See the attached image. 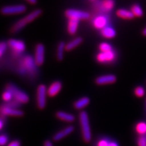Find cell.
Returning a JSON list of instances; mask_svg holds the SVG:
<instances>
[{"instance_id":"cell-35","label":"cell","mask_w":146,"mask_h":146,"mask_svg":"<svg viewBox=\"0 0 146 146\" xmlns=\"http://www.w3.org/2000/svg\"><path fill=\"white\" fill-rule=\"evenodd\" d=\"M109 146H119V145H118L115 142H114V141H110V142Z\"/></svg>"},{"instance_id":"cell-15","label":"cell","mask_w":146,"mask_h":146,"mask_svg":"<svg viewBox=\"0 0 146 146\" xmlns=\"http://www.w3.org/2000/svg\"><path fill=\"white\" fill-rule=\"evenodd\" d=\"M74 131V127L73 126H68V127H65L63 130H61L60 131L58 132L53 137V139L54 141H59L60 139H62L63 138H64L65 137L69 135L70 133H72V132Z\"/></svg>"},{"instance_id":"cell-24","label":"cell","mask_w":146,"mask_h":146,"mask_svg":"<svg viewBox=\"0 0 146 146\" xmlns=\"http://www.w3.org/2000/svg\"><path fill=\"white\" fill-rule=\"evenodd\" d=\"M131 12L133 14L134 17H141L143 16V11L139 5H133L131 7Z\"/></svg>"},{"instance_id":"cell-30","label":"cell","mask_w":146,"mask_h":146,"mask_svg":"<svg viewBox=\"0 0 146 146\" xmlns=\"http://www.w3.org/2000/svg\"><path fill=\"white\" fill-rule=\"evenodd\" d=\"M137 143L138 146H146V136H139Z\"/></svg>"},{"instance_id":"cell-20","label":"cell","mask_w":146,"mask_h":146,"mask_svg":"<svg viewBox=\"0 0 146 146\" xmlns=\"http://www.w3.org/2000/svg\"><path fill=\"white\" fill-rule=\"evenodd\" d=\"M90 103V98L88 97H82L74 103V108L77 110L83 109L87 107Z\"/></svg>"},{"instance_id":"cell-21","label":"cell","mask_w":146,"mask_h":146,"mask_svg":"<svg viewBox=\"0 0 146 146\" xmlns=\"http://www.w3.org/2000/svg\"><path fill=\"white\" fill-rule=\"evenodd\" d=\"M82 42H83V39L81 38V36L76 37V38H75L74 40H71L70 42H68L67 44L66 45V51L72 50V49L76 48L77 46H78Z\"/></svg>"},{"instance_id":"cell-27","label":"cell","mask_w":146,"mask_h":146,"mask_svg":"<svg viewBox=\"0 0 146 146\" xmlns=\"http://www.w3.org/2000/svg\"><path fill=\"white\" fill-rule=\"evenodd\" d=\"M13 98H14L13 94H12L11 92H10L9 90H6L3 92V94H2V99H3L5 102H8H8H11Z\"/></svg>"},{"instance_id":"cell-25","label":"cell","mask_w":146,"mask_h":146,"mask_svg":"<svg viewBox=\"0 0 146 146\" xmlns=\"http://www.w3.org/2000/svg\"><path fill=\"white\" fill-rule=\"evenodd\" d=\"M98 48H99V50L101 51V52H106L113 50V46L110 43H108V42H102V43H100L99 46H98Z\"/></svg>"},{"instance_id":"cell-38","label":"cell","mask_w":146,"mask_h":146,"mask_svg":"<svg viewBox=\"0 0 146 146\" xmlns=\"http://www.w3.org/2000/svg\"><path fill=\"white\" fill-rule=\"evenodd\" d=\"M142 35H145V36H146V28L144 29V30H143V31H142Z\"/></svg>"},{"instance_id":"cell-12","label":"cell","mask_w":146,"mask_h":146,"mask_svg":"<svg viewBox=\"0 0 146 146\" xmlns=\"http://www.w3.org/2000/svg\"><path fill=\"white\" fill-rule=\"evenodd\" d=\"M108 22H109V19H108V17L107 16L98 15L93 19L92 24L96 29L102 30V29L108 26Z\"/></svg>"},{"instance_id":"cell-22","label":"cell","mask_w":146,"mask_h":146,"mask_svg":"<svg viewBox=\"0 0 146 146\" xmlns=\"http://www.w3.org/2000/svg\"><path fill=\"white\" fill-rule=\"evenodd\" d=\"M66 45L65 42L61 41L59 42L57 48V58L59 61H61L64 59V53L66 49Z\"/></svg>"},{"instance_id":"cell-23","label":"cell","mask_w":146,"mask_h":146,"mask_svg":"<svg viewBox=\"0 0 146 146\" xmlns=\"http://www.w3.org/2000/svg\"><path fill=\"white\" fill-rule=\"evenodd\" d=\"M136 131L140 136H146V122L140 121L136 125Z\"/></svg>"},{"instance_id":"cell-8","label":"cell","mask_w":146,"mask_h":146,"mask_svg":"<svg viewBox=\"0 0 146 146\" xmlns=\"http://www.w3.org/2000/svg\"><path fill=\"white\" fill-rule=\"evenodd\" d=\"M116 58V54L113 50L106 52H100L97 54L96 60L100 64H110L114 61Z\"/></svg>"},{"instance_id":"cell-39","label":"cell","mask_w":146,"mask_h":146,"mask_svg":"<svg viewBox=\"0 0 146 146\" xmlns=\"http://www.w3.org/2000/svg\"><path fill=\"white\" fill-rule=\"evenodd\" d=\"M90 1H92V2H94V1H96V0H90Z\"/></svg>"},{"instance_id":"cell-14","label":"cell","mask_w":146,"mask_h":146,"mask_svg":"<svg viewBox=\"0 0 146 146\" xmlns=\"http://www.w3.org/2000/svg\"><path fill=\"white\" fill-rule=\"evenodd\" d=\"M62 88V84L60 81H54L49 86L48 90V96L49 97H54L58 94Z\"/></svg>"},{"instance_id":"cell-9","label":"cell","mask_w":146,"mask_h":146,"mask_svg":"<svg viewBox=\"0 0 146 146\" xmlns=\"http://www.w3.org/2000/svg\"><path fill=\"white\" fill-rule=\"evenodd\" d=\"M8 46L15 54H20L25 49V42L19 40H14V39L9 40L8 42Z\"/></svg>"},{"instance_id":"cell-5","label":"cell","mask_w":146,"mask_h":146,"mask_svg":"<svg viewBox=\"0 0 146 146\" xmlns=\"http://www.w3.org/2000/svg\"><path fill=\"white\" fill-rule=\"evenodd\" d=\"M47 89L44 84L39 85L36 92V104L40 110H43L46 104V96L48 95Z\"/></svg>"},{"instance_id":"cell-13","label":"cell","mask_w":146,"mask_h":146,"mask_svg":"<svg viewBox=\"0 0 146 146\" xmlns=\"http://www.w3.org/2000/svg\"><path fill=\"white\" fill-rule=\"evenodd\" d=\"M116 81V77L113 75H105L99 76L96 79V83L98 85L110 84L115 83Z\"/></svg>"},{"instance_id":"cell-10","label":"cell","mask_w":146,"mask_h":146,"mask_svg":"<svg viewBox=\"0 0 146 146\" xmlns=\"http://www.w3.org/2000/svg\"><path fill=\"white\" fill-rule=\"evenodd\" d=\"M1 113L2 115H10V116H17V117H20L23 115V112L22 110L11 108L7 104L2 105Z\"/></svg>"},{"instance_id":"cell-3","label":"cell","mask_w":146,"mask_h":146,"mask_svg":"<svg viewBox=\"0 0 146 146\" xmlns=\"http://www.w3.org/2000/svg\"><path fill=\"white\" fill-rule=\"evenodd\" d=\"M36 66L37 65L35 58L29 55L25 56L21 61V72L24 74L27 73L30 75H35V73L36 72Z\"/></svg>"},{"instance_id":"cell-26","label":"cell","mask_w":146,"mask_h":146,"mask_svg":"<svg viewBox=\"0 0 146 146\" xmlns=\"http://www.w3.org/2000/svg\"><path fill=\"white\" fill-rule=\"evenodd\" d=\"M102 6L105 11H110L114 7V1L113 0H104Z\"/></svg>"},{"instance_id":"cell-37","label":"cell","mask_w":146,"mask_h":146,"mask_svg":"<svg viewBox=\"0 0 146 146\" xmlns=\"http://www.w3.org/2000/svg\"><path fill=\"white\" fill-rule=\"evenodd\" d=\"M0 128L2 129L3 128V126H4V121H3V120L2 119H1V121H0Z\"/></svg>"},{"instance_id":"cell-16","label":"cell","mask_w":146,"mask_h":146,"mask_svg":"<svg viewBox=\"0 0 146 146\" xmlns=\"http://www.w3.org/2000/svg\"><path fill=\"white\" fill-rule=\"evenodd\" d=\"M101 35L102 36H104V38L111 39L115 37V35H116V32H115V29L113 28L108 25L107 27L101 30Z\"/></svg>"},{"instance_id":"cell-11","label":"cell","mask_w":146,"mask_h":146,"mask_svg":"<svg viewBox=\"0 0 146 146\" xmlns=\"http://www.w3.org/2000/svg\"><path fill=\"white\" fill-rule=\"evenodd\" d=\"M35 62L37 66L42 65L45 60V48L42 43H38L35 48Z\"/></svg>"},{"instance_id":"cell-33","label":"cell","mask_w":146,"mask_h":146,"mask_svg":"<svg viewBox=\"0 0 146 146\" xmlns=\"http://www.w3.org/2000/svg\"><path fill=\"white\" fill-rule=\"evenodd\" d=\"M8 146H20V142L18 140L12 141L11 142H10Z\"/></svg>"},{"instance_id":"cell-2","label":"cell","mask_w":146,"mask_h":146,"mask_svg":"<svg viewBox=\"0 0 146 146\" xmlns=\"http://www.w3.org/2000/svg\"><path fill=\"white\" fill-rule=\"evenodd\" d=\"M79 120L81 125V132L84 140L86 142H89L91 140L92 134H91L90 125L89 121L88 115L85 111H81L79 114Z\"/></svg>"},{"instance_id":"cell-29","label":"cell","mask_w":146,"mask_h":146,"mask_svg":"<svg viewBox=\"0 0 146 146\" xmlns=\"http://www.w3.org/2000/svg\"><path fill=\"white\" fill-rule=\"evenodd\" d=\"M7 46H8V43H6L4 41H2L0 43V57L1 58L4 55V53L5 52L6 49H7Z\"/></svg>"},{"instance_id":"cell-32","label":"cell","mask_w":146,"mask_h":146,"mask_svg":"<svg viewBox=\"0 0 146 146\" xmlns=\"http://www.w3.org/2000/svg\"><path fill=\"white\" fill-rule=\"evenodd\" d=\"M8 141V137L5 134H2L0 137V144L2 146H4L5 145L7 144V142Z\"/></svg>"},{"instance_id":"cell-17","label":"cell","mask_w":146,"mask_h":146,"mask_svg":"<svg viewBox=\"0 0 146 146\" xmlns=\"http://www.w3.org/2000/svg\"><path fill=\"white\" fill-rule=\"evenodd\" d=\"M78 23L79 20L77 19H69L68 22V26H67V31L70 35H75L78 28Z\"/></svg>"},{"instance_id":"cell-31","label":"cell","mask_w":146,"mask_h":146,"mask_svg":"<svg viewBox=\"0 0 146 146\" xmlns=\"http://www.w3.org/2000/svg\"><path fill=\"white\" fill-rule=\"evenodd\" d=\"M110 141L106 139H102L97 142V146H109Z\"/></svg>"},{"instance_id":"cell-7","label":"cell","mask_w":146,"mask_h":146,"mask_svg":"<svg viewBox=\"0 0 146 146\" xmlns=\"http://www.w3.org/2000/svg\"><path fill=\"white\" fill-rule=\"evenodd\" d=\"M26 11V6L24 5H15L5 6L2 8V14L4 15H14L24 13Z\"/></svg>"},{"instance_id":"cell-19","label":"cell","mask_w":146,"mask_h":146,"mask_svg":"<svg viewBox=\"0 0 146 146\" xmlns=\"http://www.w3.org/2000/svg\"><path fill=\"white\" fill-rule=\"evenodd\" d=\"M116 15L119 17L124 19H132L134 17V15L131 11H128L126 9H119L116 11Z\"/></svg>"},{"instance_id":"cell-36","label":"cell","mask_w":146,"mask_h":146,"mask_svg":"<svg viewBox=\"0 0 146 146\" xmlns=\"http://www.w3.org/2000/svg\"><path fill=\"white\" fill-rule=\"evenodd\" d=\"M28 2L31 3V4H35L36 2V0H26Z\"/></svg>"},{"instance_id":"cell-4","label":"cell","mask_w":146,"mask_h":146,"mask_svg":"<svg viewBox=\"0 0 146 146\" xmlns=\"http://www.w3.org/2000/svg\"><path fill=\"white\" fill-rule=\"evenodd\" d=\"M6 90H8L11 92L13 94V96H14V99L17 101L20 104H25V103H27L29 102V98L28 95L23 91L18 89L15 85L11 84H8L7 87H6Z\"/></svg>"},{"instance_id":"cell-34","label":"cell","mask_w":146,"mask_h":146,"mask_svg":"<svg viewBox=\"0 0 146 146\" xmlns=\"http://www.w3.org/2000/svg\"><path fill=\"white\" fill-rule=\"evenodd\" d=\"M44 146H53L52 142L49 140H46L44 142Z\"/></svg>"},{"instance_id":"cell-1","label":"cell","mask_w":146,"mask_h":146,"mask_svg":"<svg viewBox=\"0 0 146 146\" xmlns=\"http://www.w3.org/2000/svg\"><path fill=\"white\" fill-rule=\"evenodd\" d=\"M41 14H42V11L40 9H36L33 11L32 12H31L27 16H25V17L22 18L19 20H18L12 26L11 29V32L13 33V34H15V33L18 32V31H21L23 28L25 27V25H27V24L33 22L36 18H38Z\"/></svg>"},{"instance_id":"cell-28","label":"cell","mask_w":146,"mask_h":146,"mask_svg":"<svg viewBox=\"0 0 146 146\" xmlns=\"http://www.w3.org/2000/svg\"><path fill=\"white\" fill-rule=\"evenodd\" d=\"M134 93L137 97L141 98L145 95V89L142 87H137V88L135 89Z\"/></svg>"},{"instance_id":"cell-6","label":"cell","mask_w":146,"mask_h":146,"mask_svg":"<svg viewBox=\"0 0 146 146\" xmlns=\"http://www.w3.org/2000/svg\"><path fill=\"white\" fill-rule=\"evenodd\" d=\"M65 15L69 19H77L79 21L84 20V19H87L90 17V14L87 12L75 9L66 10L65 12Z\"/></svg>"},{"instance_id":"cell-18","label":"cell","mask_w":146,"mask_h":146,"mask_svg":"<svg viewBox=\"0 0 146 146\" xmlns=\"http://www.w3.org/2000/svg\"><path fill=\"white\" fill-rule=\"evenodd\" d=\"M56 116L62 121H67V122H72V121H75V116L72 114L68 113L66 112L58 111L56 113Z\"/></svg>"}]
</instances>
